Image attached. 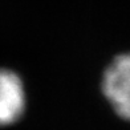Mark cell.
I'll return each instance as SVG.
<instances>
[{
    "instance_id": "6da1fadb",
    "label": "cell",
    "mask_w": 130,
    "mask_h": 130,
    "mask_svg": "<svg viewBox=\"0 0 130 130\" xmlns=\"http://www.w3.org/2000/svg\"><path fill=\"white\" fill-rule=\"evenodd\" d=\"M101 89L116 114L130 122V53L118 55L108 65Z\"/></svg>"
},
{
    "instance_id": "7a4b0ae2",
    "label": "cell",
    "mask_w": 130,
    "mask_h": 130,
    "mask_svg": "<svg viewBox=\"0 0 130 130\" xmlns=\"http://www.w3.org/2000/svg\"><path fill=\"white\" fill-rule=\"evenodd\" d=\"M25 110V92L20 76L11 69H0V126L16 123Z\"/></svg>"
}]
</instances>
